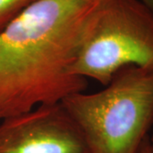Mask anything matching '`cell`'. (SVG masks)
<instances>
[{"mask_svg": "<svg viewBox=\"0 0 153 153\" xmlns=\"http://www.w3.org/2000/svg\"><path fill=\"white\" fill-rule=\"evenodd\" d=\"M99 0H37L0 31V121L82 92L71 67Z\"/></svg>", "mask_w": 153, "mask_h": 153, "instance_id": "6da1fadb", "label": "cell"}, {"mask_svg": "<svg viewBox=\"0 0 153 153\" xmlns=\"http://www.w3.org/2000/svg\"><path fill=\"white\" fill-rule=\"evenodd\" d=\"M61 104L90 153H138L153 126V68L124 67L103 89L72 94Z\"/></svg>", "mask_w": 153, "mask_h": 153, "instance_id": "7a4b0ae2", "label": "cell"}, {"mask_svg": "<svg viewBox=\"0 0 153 153\" xmlns=\"http://www.w3.org/2000/svg\"><path fill=\"white\" fill-rule=\"evenodd\" d=\"M128 66L153 68V14L139 0H99L84 23L71 72L105 86Z\"/></svg>", "mask_w": 153, "mask_h": 153, "instance_id": "3957f363", "label": "cell"}, {"mask_svg": "<svg viewBox=\"0 0 153 153\" xmlns=\"http://www.w3.org/2000/svg\"><path fill=\"white\" fill-rule=\"evenodd\" d=\"M0 153H90L61 103L42 105L0 121Z\"/></svg>", "mask_w": 153, "mask_h": 153, "instance_id": "277c9868", "label": "cell"}, {"mask_svg": "<svg viewBox=\"0 0 153 153\" xmlns=\"http://www.w3.org/2000/svg\"><path fill=\"white\" fill-rule=\"evenodd\" d=\"M37 0H0V31Z\"/></svg>", "mask_w": 153, "mask_h": 153, "instance_id": "5b68a950", "label": "cell"}, {"mask_svg": "<svg viewBox=\"0 0 153 153\" xmlns=\"http://www.w3.org/2000/svg\"><path fill=\"white\" fill-rule=\"evenodd\" d=\"M149 137L150 136H148L145 140V141L143 142L142 146H141V147H140L138 153H152L151 152V149H150V144H149Z\"/></svg>", "mask_w": 153, "mask_h": 153, "instance_id": "8992f818", "label": "cell"}, {"mask_svg": "<svg viewBox=\"0 0 153 153\" xmlns=\"http://www.w3.org/2000/svg\"><path fill=\"white\" fill-rule=\"evenodd\" d=\"M153 14V0H139Z\"/></svg>", "mask_w": 153, "mask_h": 153, "instance_id": "52a82bcc", "label": "cell"}, {"mask_svg": "<svg viewBox=\"0 0 153 153\" xmlns=\"http://www.w3.org/2000/svg\"><path fill=\"white\" fill-rule=\"evenodd\" d=\"M149 144H150V149H151V152L153 153V133L152 137H149Z\"/></svg>", "mask_w": 153, "mask_h": 153, "instance_id": "ba28073f", "label": "cell"}]
</instances>
